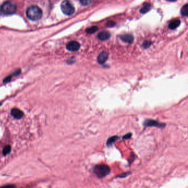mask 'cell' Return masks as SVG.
Segmentation results:
<instances>
[{
	"label": "cell",
	"instance_id": "6da1fadb",
	"mask_svg": "<svg viewBox=\"0 0 188 188\" xmlns=\"http://www.w3.org/2000/svg\"><path fill=\"white\" fill-rule=\"evenodd\" d=\"M43 16V12L39 7L32 6L26 10V16L30 20L37 21L40 20Z\"/></svg>",
	"mask_w": 188,
	"mask_h": 188
},
{
	"label": "cell",
	"instance_id": "7a4b0ae2",
	"mask_svg": "<svg viewBox=\"0 0 188 188\" xmlns=\"http://www.w3.org/2000/svg\"><path fill=\"white\" fill-rule=\"evenodd\" d=\"M93 172L99 178H103L110 174V167L105 164H98L94 166Z\"/></svg>",
	"mask_w": 188,
	"mask_h": 188
},
{
	"label": "cell",
	"instance_id": "3957f363",
	"mask_svg": "<svg viewBox=\"0 0 188 188\" xmlns=\"http://www.w3.org/2000/svg\"><path fill=\"white\" fill-rule=\"evenodd\" d=\"M1 8L2 13L7 15L14 14L17 10V7L16 5L13 2L10 1L4 3L2 6H1Z\"/></svg>",
	"mask_w": 188,
	"mask_h": 188
},
{
	"label": "cell",
	"instance_id": "277c9868",
	"mask_svg": "<svg viewBox=\"0 0 188 188\" xmlns=\"http://www.w3.org/2000/svg\"><path fill=\"white\" fill-rule=\"evenodd\" d=\"M61 9L62 12L67 16H71L75 12V8L69 0H65L61 3Z\"/></svg>",
	"mask_w": 188,
	"mask_h": 188
},
{
	"label": "cell",
	"instance_id": "5b68a950",
	"mask_svg": "<svg viewBox=\"0 0 188 188\" xmlns=\"http://www.w3.org/2000/svg\"><path fill=\"white\" fill-rule=\"evenodd\" d=\"M143 125L145 127H156L158 128H164L166 126V124L163 123H160L155 120L147 119L145 120L143 123Z\"/></svg>",
	"mask_w": 188,
	"mask_h": 188
},
{
	"label": "cell",
	"instance_id": "8992f818",
	"mask_svg": "<svg viewBox=\"0 0 188 188\" xmlns=\"http://www.w3.org/2000/svg\"><path fill=\"white\" fill-rule=\"evenodd\" d=\"M80 44L77 41H72L69 43L67 45L66 48L67 50L71 52H76L79 50L80 48Z\"/></svg>",
	"mask_w": 188,
	"mask_h": 188
},
{
	"label": "cell",
	"instance_id": "52a82bcc",
	"mask_svg": "<svg viewBox=\"0 0 188 188\" xmlns=\"http://www.w3.org/2000/svg\"><path fill=\"white\" fill-rule=\"evenodd\" d=\"M108 54L105 52H100L98 56V62L99 64H104L108 58Z\"/></svg>",
	"mask_w": 188,
	"mask_h": 188
},
{
	"label": "cell",
	"instance_id": "ba28073f",
	"mask_svg": "<svg viewBox=\"0 0 188 188\" xmlns=\"http://www.w3.org/2000/svg\"><path fill=\"white\" fill-rule=\"evenodd\" d=\"M11 115L13 116L15 119H21L23 116V113L20 109L18 108H13L11 110Z\"/></svg>",
	"mask_w": 188,
	"mask_h": 188
},
{
	"label": "cell",
	"instance_id": "9c48e42d",
	"mask_svg": "<svg viewBox=\"0 0 188 188\" xmlns=\"http://www.w3.org/2000/svg\"><path fill=\"white\" fill-rule=\"evenodd\" d=\"M120 38L124 42L128 43V44H131L134 41L133 36L129 34H124L120 37Z\"/></svg>",
	"mask_w": 188,
	"mask_h": 188
},
{
	"label": "cell",
	"instance_id": "30bf717a",
	"mask_svg": "<svg viewBox=\"0 0 188 188\" xmlns=\"http://www.w3.org/2000/svg\"><path fill=\"white\" fill-rule=\"evenodd\" d=\"M110 33L108 31H102L98 35V38L101 40H106L110 38Z\"/></svg>",
	"mask_w": 188,
	"mask_h": 188
},
{
	"label": "cell",
	"instance_id": "8fae6325",
	"mask_svg": "<svg viewBox=\"0 0 188 188\" xmlns=\"http://www.w3.org/2000/svg\"><path fill=\"white\" fill-rule=\"evenodd\" d=\"M181 24V21L180 20H172L169 24V27L170 29L174 30L176 29V28H178V26H179Z\"/></svg>",
	"mask_w": 188,
	"mask_h": 188
},
{
	"label": "cell",
	"instance_id": "7c38bea8",
	"mask_svg": "<svg viewBox=\"0 0 188 188\" xmlns=\"http://www.w3.org/2000/svg\"><path fill=\"white\" fill-rule=\"evenodd\" d=\"M119 138V137L117 136H111L109 137L107 142V145L108 147L112 146L114 143L117 141V140Z\"/></svg>",
	"mask_w": 188,
	"mask_h": 188
},
{
	"label": "cell",
	"instance_id": "4fadbf2b",
	"mask_svg": "<svg viewBox=\"0 0 188 188\" xmlns=\"http://www.w3.org/2000/svg\"><path fill=\"white\" fill-rule=\"evenodd\" d=\"M151 6L150 4H149V3L145 4L143 5V8L141 9L140 12L143 13V14L147 13V12H148L149 10H151Z\"/></svg>",
	"mask_w": 188,
	"mask_h": 188
},
{
	"label": "cell",
	"instance_id": "5bb4252c",
	"mask_svg": "<svg viewBox=\"0 0 188 188\" xmlns=\"http://www.w3.org/2000/svg\"><path fill=\"white\" fill-rule=\"evenodd\" d=\"M11 151V147L10 145H7L5 147H4L3 149L2 150V154L4 156H6L7 155L9 154Z\"/></svg>",
	"mask_w": 188,
	"mask_h": 188
},
{
	"label": "cell",
	"instance_id": "9a60e30c",
	"mask_svg": "<svg viewBox=\"0 0 188 188\" xmlns=\"http://www.w3.org/2000/svg\"><path fill=\"white\" fill-rule=\"evenodd\" d=\"M181 14L184 16H187L188 15V5L186 4L182 7L181 10Z\"/></svg>",
	"mask_w": 188,
	"mask_h": 188
},
{
	"label": "cell",
	"instance_id": "2e32d148",
	"mask_svg": "<svg viewBox=\"0 0 188 188\" xmlns=\"http://www.w3.org/2000/svg\"><path fill=\"white\" fill-rule=\"evenodd\" d=\"M98 30V28L97 26H93L90 28H88L86 29V32L89 33V34H93L94 33L96 32Z\"/></svg>",
	"mask_w": 188,
	"mask_h": 188
},
{
	"label": "cell",
	"instance_id": "e0dca14e",
	"mask_svg": "<svg viewBox=\"0 0 188 188\" xmlns=\"http://www.w3.org/2000/svg\"><path fill=\"white\" fill-rule=\"evenodd\" d=\"M93 0H79L83 6L90 5L92 3Z\"/></svg>",
	"mask_w": 188,
	"mask_h": 188
},
{
	"label": "cell",
	"instance_id": "ac0fdd59",
	"mask_svg": "<svg viewBox=\"0 0 188 188\" xmlns=\"http://www.w3.org/2000/svg\"><path fill=\"white\" fill-rule=\"evenodd\" d=\"M131 174V173H130V172H126V173H124L123 174H121L117 176V177L120 178H125V177L130 175Z\"/></svg>",
	"mask_w": 188,
	"mask_h": 188
},
{
	"label": "cell",
	"instance_id": "d6986e66",
	"mask_svg": "<svg viewBox=\"0 0 188 188\" xmlns=\"http://www.w3.org/2000/svg\"><path fill=\"white\" fill-rule=\"evenodd\" d=\"M12 77V75H10V76H7V77H6V78L3 79V83H8V82H9L11 80Z\"/></svg>",
	"mask_w": 188,
	"mask_h": 188
},
{
	"label": "cell",
	"instance_id": "ffe728a7",
	"mask_svg": "<svg viewBox=\"0 0 188 188\" xmlns=\"http://www.w3.org/2000/svg\"><path fill=\"white\" fill-rule=\"evenodd\" d=\"M131 137H132V134L129 132V133H128L127 134L125 135L123 137V138L124 140H129V139H130Z\"/></svg>",
	"mask_w": 188,
	"mask_h": 188
},
{
	"label": "cell",
	"instance_id": "44dd1931",
	"mask_svg": "<svg viewBox=\"0 0 188 188\" xmlns=\"http://www.w3.org/2000/svg\"><path fill=\"white\" fill-rule=\"evenodd\" d=\"M115 25V22H112V21L108 22L107 23V26H108V27H113V26H114Z\"/></svg>",
	"mask_w": 188,
	"mask_h": 188
},
{
	"label": "cell",
	"instance_id": "7402d4cb",
	"mask_svg": "<svg viewBox=\"0 0 188 188\" xmlns=\"http://www.w3.org/2000/svg\"><path fill=\"white\" fill-rule=\"evenodd\" d=\"M150 45V43L149 41H146L143 43V46H145V48H147Z\"/></svg>",
	"mask_w": 188,
	"mask_h": 188
},
{
	"label": "cell",
	"instance_id": "603a6c76",
	"mask_svg": "<svg viewBox=\"0 0 188 188\" xmlns=\"http://www.w3.org/2000/svg\"><path fill=\"white\" fill-rule=\"evenodd\" d=\"M15 186L13 185H6V186H3V187L6 188V187H14Z\"/></svg>",
	"mask_w": 188,
	"mask_h": 188
},
{
	"label": "cell",
	"instance_id": "cb8c5ba5",
	"mask_svg": "<svg viewBox=\"0 0 188 188\" xmlns=\"http://www.w3.org/2000/svg\"><path fill=\"white\" fill-rule=\"evenodd\" d=\"M168 1H169V2H174L176 0H167Z\"/></svg>",
	"mask_w": 188,
	"mask_h": 188
},
{
	"label": "cell",
	"instance_id": "d4e9b609",
	"mask_svg": "<svg viewBox=\"0 0 188 188\" xmlns=\"http://www.w3.org/2000/svg\"><path fill=\"white\" fill-rule=\"evenodd\" d=\"M2 13V11H1V6H0V14H1Z\"/></svg>",
	"mask_w": 188,
	"mask_h": 188
}]
</instances>
